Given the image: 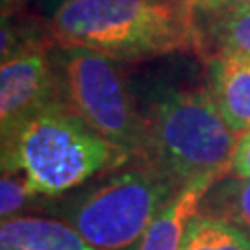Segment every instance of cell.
<instances>
[{"mask_svg": "<svg viewBox=\"0 0 250 250\" xmlns=\"http://www.w3.org/2000/svg\"><path fill=\"white\" fill-rule=\"evenodd\" d=\"M135 99L141 145L134 160L145 161L178 188L230 176L239 135L223 119L208 82L158 80L143 95L135 93Z\"/></svg>", "mask_w": 250, "mask_h": 250, "instance_id": "obj_1", "label": "cell"}, {"mask_svg": "<svg viewBox=\"0 0 250 250\" xmlns=\"http://www.w3.org/2000/svg\"><path fill=\"white\" fill-rule=\"evenodd\" d=\"M54 46H76L137 62L198 50L197 0H69L46 21Z\"/></svg>", "mask_w": 250, "mask_h": 250, "instance_id": "obj_2", "label": "cell"}, {"mask_svg": "<svg viewBox=\"0 0 250 250\" xmlns=\"http://www.w3.org/2000/svg\"><path fill=\"white\" fill-rule=\"evenodd\" d=\"M130 160L62 99L2 141V172L22 170L36 197H58Z\"/></svg>", "mask_w": 250, "mask_h": 250, "instance_id": "obj_3", "label": "cell"}, {"mask_svg": "<svg viewBox=\"0 0 250 250\" xmlns=\"http://www.w3.org/2000/svg\"><path fill=\"white\" fill-rule=\"evenodd\" d=\"M178 189L145 161L130 160L72 198L62 215L97 250H130Z\"/></svg>", "mask_w": 250, "mask_h": 250, "instance_id": "obj_4", "label": "cell"}, {"mask_svg": "<svg viewBox=\"0 0 250 250\" xmlns=\"http://www.w3.org/2000/svg\"><path fill=\"white\" fill-rule=\"evenodd\" d=\"M60 99L109 143L134 160L141 145V111L117 60L76 46H54Z\"/></svg>", "mask_w": 250, "mask_h": 250, "instance_id": "obj_5", "label": "cell"}, {"mask_svg": "<svg viewBox=\"0 0 250 250\" xmlns=\"http://www.w3.org/2000/svg\"><path fill=\"white\" fill-rule=\"evenodd\" d=\"M60 100L52 43L39 41L2 60L0 65V135L9 139L28 119Z\"/></svg>", "mask_w": 250, "mask_h": 250, "instance_id": "obj_6", "label": "cell"}, {"mask_svg": "<svg viewBox=\"0 0 250 250\" xmlns=\"http://www.w3.org/2000/svg\"><path fill=\"white\" fill-rule=\"evenodd\" d=\"M206 82L223 119L237 135L250 130V56L209 54Z\"/></svg>", "mask_w": 250, "mask_h": 250, "instance_id": "obj_7", "label": "cell"}, {"mask_svg": "<svg viewBox=\"0 0 250 250\" xmlns=\"http://www.w3.org/2000/svg\"><path fill=\"white\" fill-rule=\"evenodd\" d=\"M217 182L215 178H202L178 189L130 250H180L189 223L200 213L206 195Z\"/></svg>", "mask_w": 250, "mask_h": 250, "instance_id": "obj_8", "label": "cell"}, {"mask_svg": "<svg viewBox=\"0 0 250 250\" xmlns=\"http://www.w3.org/2000/svg\"><path fill=\"white\" fill-rule=\"evenodd\" d=\"M0 250H97L69 223L45 217H11L0 226Z\"/></svg>", "mask_w": 250, "mask_h": 250, "instance_id": "obj_9", "label": "cell"}, {"mask_svg": "<svg viewBox=\"0 0 250 250\" xmlns=\"http://www.w3.org/2000/svg\"><path fill=\"white\" fill-rule=\"evenodd\" d=\"M200 26L204 58L209 54L250 56V4L232 9L200 8Z\"/></svg>", "mask_w": 250, "mask_h": 250, "instance_id": "obj_10", "label": "cell"}, {"mask_svg": "<svg viewBox=\"0 0 250 250\" xmlns=\"http://www.w3.org/2000/svg\"><path fill=\"white\" fill-rule=\"evenodd\" d=\"M180 250H250V235L221 217L198 213L189 223Z\"/></svg>", "mask_w": 250, "mask_h": 250, "instance_id": "obj_11", "label": "cell"}, {"mask_svg": "<svg viewBox=\"0 0 250 250\" xmlns=\"http://www.w3.org/2000/svg\"><path fill=\"white\" fill-rule=\"evenodd\" d=\"M202 213L221 217L239 226L250 235V178H224L217 182L206 195Z\"/></svg>", "mask_w": 250, "mask_h": 250, "instance_id": "obj_12", "label": "cell"}, {"mask_svg": "<svg viewBox=\"0 0 250 250\" xmlns=\"http://www.w3.org/2000/svg\"><path fill=\"white\" fill-rule=\"evenodd\" d=\"M32 198H36V195H34L30 182L22 170L2 172V180H0V217H2V221L17 217L15 213H19Z\"/></svg>", "mask_w": 250, "mask_h": 250, "instance_id": "obj_13", "label": "cell"}, {"mask_svg": "<svg viewBox=\"0 0 250 250\" xmlns=\"http://www.w3.org/2000/svg\"><path fill=\"white\" fill-rule=\"evenodd\" d=\"M230 176L237 180H249L250 178V130L239 135L235 152L232 158V170Z\"/></svg>", "mask_w": 250, "mask_h": 250, "instance_id": "obj_14", "label": "cell"}, {"mask_svg": "<svg viewBox=\"0 0 250 250\" xmlns=\"http://www.w3.org/2000/svg\"><path fill=\"white\" fill-rule=\"evenodd\" d=\"M34 2H37V6H39V9H41V13L46 17V21L52 17L54 13L58 11V9L62 8L63 4H67L69 0H34Z\"/></svg>", "mask_w": 250, "mask_h": 250, "instance_id": "obj_15", "label": "cell"}, {"mask_svg": "<svg viewBox=\"0 0 250 250\" xmlns=\"http://www.w3.org/2000/svg\"><path fill=\"white\" fill-rule=\"evenodd\" d=\"M250 4V0H217L211 4H200V8L204 9H232L239 8V6H247Z\"/></svg>", "mask_w": 250, "mask_h": 250, "instance_id": "obj_16", "label": "cell"}, {"mask_svg": "<svg viewBox=\"0 0 250 250\" xmlns=\"http://www.w3.org/2000/svg\"><path fill=\"white\" fill-rule=\"evenodd\" d=\"M28 2H32V0H2V11H6V9L26 8Z\"/></svg>", "mask_w": 250, "mask_h": 250, "instance_id": "obj_17", "label": "cell"}, {"mask_svg": "<svg viewBox=\"0 0 250 250\" xmlns=\"http://www.w3.org/2000/svg\"><path fill=\"white\" fill-rule=\"evenodd\" d=\"M198 4H211V2H217V0H197Z\"/></svg>", "mask_w": 250, "mask_h": 250, "instance_id": "obj_18", "label": "cell"}]
</instances>
